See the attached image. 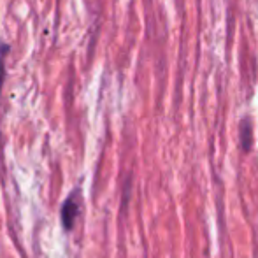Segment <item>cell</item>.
<instances>
[{"label": "cell", "instance_id": "obj_1", "mask_svg": "<svg viewBox=\"0 0 258 258\" xmlns=\"http://www.w3.org/2000/svg\"><path fill=\"white\" fill-rule=\"evenodd\" d=\"M81 204H83V197H81V191L74 190L67 199H65L63 206H61V223H63L65 230H72L78 221L79 216V211H81Z\"/></svg>", "mask_w": 258, "mask_h": 258}, {"label": "cell", "instance_id": "obj_2", "mask_svg": "<svg viewBox=\"0 0 258 258\" xmlns=\"http://www.w3.org/2000/svg\"><path fill=\"white\" fill-rule=\"evenodd\" d=\"M251 144H253V125H251V119L244 118L241 121V148H242V151H244V153H249Z\"/></svg>", "mask_w": 258, "mask_h": 258}, {"label": "cell", "instance_id": "obj_3", "mask_svg": "<svg viewBox=\"0 0 258 258\" xmlns=\"http://www.w3.org/2000/svg\"><path fill=\"white\" fill-rule=\"evenodd\" d=\"M9 51L7 44L0 46V92H2V85H4V78H6V53Z\"/></svg>", "mask_w": 258, "mask_h": 258}]
</instances>
